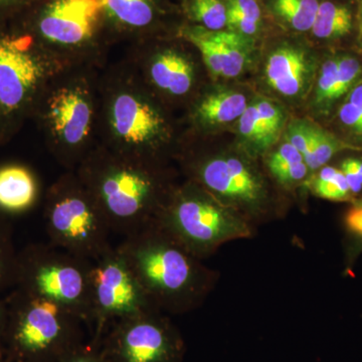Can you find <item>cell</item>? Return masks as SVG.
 <instances>
[{"mask_svg": "<svg viewBox=\"0 0 362 362\" xmlns=\"http://www.w3.org/2000/svg\"><path fill=\"white\" fill-rule=\"evenodd\" d=\"M171 140L160 100L125 61L104 68L100 77L98 143L122 156L159 163Z\"/></svg>", "mask_w": 362, "mask_h": 362, "instance_id": "1", "label": "cell"}, {"mask_svg": "<svg viewBox=\"0 0 362 362\" xmlns=\"http://www.w3.org/2000/svg\"><path fill=\"white\" fill-rule=\"evenodd\" d=\"M75 173L99 204L112 232L124 238L153 223L171 194L158 163L122 156L99 143Z\"/></svg>", "mask_w": 362, "mask_h": 362, "instance_id": "2", "label": "cell"}, {"mask_svg": "<svg viewBox=\"0 0 362 362\" xmlns=\"http://www.w3.org/2000/svg\"><path fill=\"white\" fill-rule=\"evenodd\" d=\"M103 69L77 66L58 71L45 86L33 112L32 120L47 149L66 171H75L98 144Z\"/></svg>", "mask_w": 362, "mask_h": 362, "instance_id": "3", "label": "cell"}, {"mask_svg": "<svg viewBox=\"0 0 362 362\" xmlns=\"http://www.w3.org/2000/svg\"><path fill=\"white\" fill-rule=\"evenodd\" d=\"M8 26L28 35L64 68L103 69L114 42L102 0H37Z\"/></svg>", "mask_w": 362, "mask_h": 362, "instance_id": "4", "label": "cell"}, {"mask_svg": "<svg viewBox=\"0 0 362 362\" xmlns=\"http://www.w3.org/2000/svg\"><path fill=\"white\" fill-rule=\"evenodd\" d=\"M156 309L181 311L204 293L206 275L197 257L156 221L117 247Z\"/></svg>", "mask_w": 362, "mask_h": 362, "instance_id": "5", "label": "cell"}, {"mask_svg": "<svg viewBox=\"0 0 362 362\" xmlns=\"http://www.w3.org/2000/svg\"><path fill=\"white\" fill-rule=\"evenodd\" d=\"M4 356L23 362H58L84 344L86 324L47 298L13 288L6 298Z\"/></svg>", "mask_w": 362, "mask_h": 362, "instance_id": "6", "label": "cell"}, {"mask_svg": "<svg viewBox=\"0 0 362 362\" xmlns=\"http://www.w3.org/2000/svg\"><path fill=\"white\" fill-rule=\"evenodd\" d=\"M63 69L28 35L0 26V148L32 120L45 86Z\"/></svg>", "mask_w": 362, "mask_h": 362, "instance_id": "7", "label": "cell"}, {"mask_svg": "<svg viewBox=\"0 0 362 362\" xmlns=\"http://www.w3.org/2000/svg\"><path fill=\"white\" fill-rule=\"evenodd\" d=\"M44 218L49 243L94 261L111 249L106 216L75 171H66L47 189Z\"/></svg>", "mask_w": 362, "mask_h": 362, "instance_id": "8", "label": "cell"}, {"mask_svg": "<svg viewBox=\"0 0 362 362\" xmlns=\"http://www.w3.org/2000/svg\"><path fill=\"white\" fill-rule=\"evenodd\" d=\"M47 298L77 315L90 328L92 320L90 261L49 244H30L18 252L16 287Z\"/></svg>", "mask_w": 362, "mask_h": 362, "instance_id": "9", "label": "cell"}, {"mask_svg": "<svg viewBox=\"0 0 362 362\" xmlns=\"http://www.w3.org/2000/svg\"><path fill=\"white\" fill-rule=\"evenodd\" d=\"M156 221L195 257L250 233L244 221L192 185L171 192Z\"/></svg>", "mask_w": 362, "mask_h": 362, "instance_id": "10", "label": "cell"}, {"mask_svg": "<svg viewBox=\"0 0 362 362\" xmlns=\"http://www.w3.org/2000/svg\"><path fill=\"white\" fill-rule=\"evenodd\" d=\"M90 343L95 347L116 321L156 309L122 254L113 247L90 261Z\"/></svg>", "mask_w": 362, "mask_h": 362, "instance_id": "11", "label": "cell"}, {"mask_svg": "<svg viewBox=\"0 0 362 362\" xmlns=\"http://www.w3.org/2000/svg\"><path fill=\"white\" fill-rule=\"evenodd\" d=\"M103 362H182L185 342L158 310L112 324L97 346Z\"/></svg>", "mask_w": 362, "mask_h": 362, "instance_id": "12", "label": "cell"}, {"mask_svg": "<svg viewBox=\"0 0 362 362\" xmlns=\"http://www.w3.org/2000/svg\"><path fill=\"white\" fill-rule=\"evenodd\" d=\"M124 61L159 100L185 99L197 86V64L176 45H154L141 40L132 44Z\"/></svg>", "mask_w": 362, "mask_h": 362, "instance_id": "13", "label": "cell"}, {"mask_svg": "<svg viewBox=\"0 0 362 362\" xmlns=\"http://www.w3.org/2000/svg\"><path fill=\"white\" fill-rule=\"evenodd\" d=\"M202 187L218 197L254 204L263 197V185L251 169L237 157H211L192 168Z\"/></svg>", "mask_w": 362, "mask_h": 362, "instance_id": "14", "label": "cell"}, {"mask_svg": "<svg viewBox=\"0 0 362 362\" xmlns=\"http://www.w3.org/2000/svg\"><path fill=\"white\" fill-rule=\"evenodd\" d=\"M113 42L148 40L161 16L160 0H102Z\"/></svg>", "mask_w": 362, "mask_h": 362, "instance_id": "15", "label": "cell"}, {"mask_svg": "<svg viewBox=\"0 0 362 362\" xmlns=\"http://www.w3.org/2000/svg\"><path fill=\"white\" fill-rule=\"evenodd\" d=\"M311 65L306 52L292 45L275 49L267 61V83L286 97H296L310 76Z\"/></svg>", "mask_w": 362, "mask_h": 362, "instance_id": "16", "label": "cell"}, {"mask_svg": "<svg viewBox=\"0 0 362 362\" xmlns=\"http://www.w3.org/2000/svg\"><path fill=\"white\" fill-rule=\"evenodd\" d=\"M40 185L33 169L21 163L0 165V214L16 216L39 202Z\"/></svg>", "mask_w": 362, "mask_h": 362, "instance_id": "17", "label": "cell"}, {"mask_svg": "<svg viewBox=\"0 0 362 362\" xmlns=\"http://www.w3.org/2000/svg\"><path fill=\"white\" fill-rule=\"evenodd\" d=\"M247 98L235 90H214L197 98L190 108V120L207 129L237 120L247 107Z\"/></svg>", "mask_w": 362, "mask_h": 362, "instance_id": "18", "label": "cell"}, {"mask_svg": "<svg viewBox=\"0 0 362 362\" xmlns=\"http://www.w3.org/2000/svg\"><path fill=\"white\" fill-rule=\"evenodd\" d=\"M352 16L346 6L334 2L319 4L311 32L318 39L330 40L341 37L351 32Z\"/></svg>", "mask_w": 362, "mask_h": 362, "instance_id": "19", "label": "cell"}, {"mask_svg": "<svg viewBox=\"0 0 362 362\" xmlns=\"http://www.w3.org/2000/svg\"><path fill=\"white\" fill-rule=\"evenodd\" d=\"M220 45L223 78H235L246 68L250 56L249 37H243L232 30L214 32Z\"/></svg>", "mask_w": 362, "mask_h": 362, "instance_id": "20", "label": "cell"}, {"mask_svg": "<svg viewBox=\"0 0 362 362\" xmlns=\"http://www.w3.org/2000/svg\"><path fill=\"white\" fill-rule=\"evenodd\" d=\"M269 169L279 182L291 185L303 180L309 168L303 156L289 142H285L270 156Z\"/></svg>", "mask_w": 362, "mask_h": 362, "instance_id": "21", "label": "cell"}, {"mask_svg": "<svg viewBox=\"0 0 362 362\" xmlns=\"http://www.w3.org/2000/svg\"><path fill=\"white\" fill-rule=\"evenodd\" d=\"M18 252L13 242V223L8 216L0 214V293L16 287Z\"/></svg>", "mask_w": 362, "mask_h": 362, "instance_id": "22", "label": "cell"}, {"mask_svg": "<svg viewBox=\"0 0 362 362\" xmlns=\"http://www.w3.org/2000/svg\"><path fill=\"white\" fill-rule=\"evenodd\" d=\"M347 148V145L337 140L334 136L322 128L309 125V144L303 157L309 170L323 168L339 150Z\"/></svg>", "mask_w": 362, "mask_h": 362, "instance_id": "23", "label": "cell"}, {"mask_svg": "<svg viewBox=\"0 0 362 362\" xmlns=\"http://www.w3.org/2000/svg\"><path fill=\"white\" fill-rule=\"evenodd\" d=\"M185 13L192 25L211 32L228 26V7L221 0H187Z\"/></svg>", "mask_w": 362, "mask_h": 362, "instance_id": "24", "label": "cell"}, {"mask_svg": "<svg viewBox=\"0 0 362 362\" xmlns=\"http://www.w3.org/2000/svg\"><path fill=\"white\" fill-rule=\"evenodd\" d=\"M319 2L317 0H273V9L296 32L311 30Z\"/></svg>", "mask_w": 362, "mask_h": 362, "instance_id": "25", "label": "cell"}, {"mask_svg": "<svg viewBox=\"0 0 362 362\" xmlns=\"http://www.w3.org/2000/svg\"><path fill=\"white\" fill-rule=\"evenodd\" d=\"M312 188L314 194L328 201H347L352 195L342 171L332 166L320 169L312 182Z\"/></svg>", "mask_w": 362, "mask_h": 362, "instance_id": "26", "label": "cell"}, {"mask_svg": "<svg viewBox=\"0 0 362 362\" xmlns=\"http://www.w3.org/2000/svg\"><path fill=\"white\" fill-rule=\"evenodd\" d=\"M239 132L243 139L254 145L257 150H265L271 146L268 136L259 118L256 104L247 105L246 110L239 118Z\"/></svg>", "mask_w": 362, "mask_h": 362, "instance_id": "27", "label": "cell"}, {"mask_svg": "<svg viewBox=\"0 0 362 362\" xmlns=\"http://www.w3.org/2000/svg\"><path fill=\"white\" fill-rule=\"evenodd\" d=\"M338 59H339V57L327 59L323 64L320 73H319L318 80H317L314 103L322 113H326L332 106L331 98H332L333 90L337 84Z\"/></svg>", "mask_w": 362, "mask_h": 362, "instance_id": "28", "label": "cell"}, {"mask_svg": "<svg viewBox=\"0 0 362 362\" xmlns=\"http://www.w3.org/2000/svg\"><path fill=\"white\" fill-rule=\"evenodd\" d=\"M361 74L362 66L358 59L350 56L339 57L337 84L331 98L332 104L340 99L343 95L350 92Z\"/></svg>", "mask_w": 362, "mask_h": 362, "instance_id": "29", "label": "cell"}, {"mask_svg": "<svg viewBox=\"0 0 362 362\" xmlns=\"http://www.w3.org/2000/svg\"><path fill=\"white\" fill-rule=\"evenodd\" d=\"M259 118L265 126L267 136L271 145L277 141L284 126V112L270 100L261 99L255 102Z\"/></svg>", "mask_w": 362, "mask_h": 362, "instance_id": "30", "label": "cell"}, {"mask_svg": "<svg viewBox=\"0 0 362 362\" xmlns=\"http://www.w3.org/2000/svg\"><path fill=\"white\" fill-rule=\"evenodd\" d=\"M37 0H0V26H8L20 18Z\"/></svg>", "mask_w": 362, "mask_h": 362, "instance_id": "31", "label": "cell"}, {"mask_svg": "<svg viewBox=\"0 0 362 362\" xmlns=\"http://www.w3.org/2000/svg\"><path fill=\"white\" fill-rule=\"evenodd\" d=\"M228 26L233 33H239L243 37H250L259 32L261 23L249 20L245 16L228 8Z\"/></svg>", "mask_w": 362, "mask_h": 362, "instance_id": "32", "label": "cell"}, {"mask_svg": "<svg viewBox=\"0 0 362 362\" xmlns=\"http://www.w3.org/2000/svg\"><path fill=\"white\" fill-rule=\"evenodd\" d=\"M343 175L346 178L352 194H358L362 189V160L349 158L341 164Z\"/></svg>", "mask_w": 362, "mask_h": 362, "instance_id": "33", "label": "cell"}, {"mask_svg": "<svg viewBox=\"0 0 362 362\" xmlns=\"http://www.w3.org/2000/svg\"><path fill=\"white\" fill-rule=\"evenodd\" d=\"M286 136H287V142L291 143L304 157L309 144V125L296 121L289 126Z\"/></svg>", "mask_w": 362, "mask_h": 362, "instance_id": "34", "label": "cell"}, {"mask_svg": "<svg viewBox=\"0 0 362 362\" xmlns=\"http://www.w3.org/2000/svg\"><path fill=\"white\" fill-rule=\"evenodd\" d=\"M339 119L354 134L362 136V111L356 105L345 102L340 108Z\"/></svg>", "mask_w": 362, "mask_h": 362, "instance_id": "35", "label": "cell"}, {"mask_svg": "<svg viewBox=\"0 0 362 362\" xmlns=\"http://www.w3.org/2000/svg\"><path fill=\"white\" fill-rule=\"evenodd\" d=\"M58 362H103L97 347L90 343H84Z\"/></svg>", "mask_w": 362, "mask_h": 362, "instance_id": "36", "label": "cell"}, {"mask_svg": "<svg viewBox=\"0 0 362 362\" xmlns=\"http://www.w3.org/2000/svg\"><path fill=\"white\" fill-rule=\"evenodd\" d=\"M226 7L249 20L261 23V8L256 0H228Z\"/></svg>", "mask_w": 362, "mask_h": 362, "instance_id": "37", "label": "cell"}, {"mask_svg": "<svg viewBox=\"0 0 362 362\" xmlns=\"http://www.w3.org/2000/svg\"><path fill=\"white\" fill-rule=\"evenodd\" d=\"M345 221L349 232L354 233L362 242V199L350 209Z\"/></svg>", "mask_w": 362, "mask_h": 362, "instance_id": "38", "label": "cell"}, {"mask_svg": "<svg viewBox=\"0 0 362 362\" xmlns=\"http://www.w3.org/2000/svg\"><path fill=\"white\" fill-rule=\"evenodd\" d=\"M7 306L6 299L0 298V359L4 356V337H6Z\"/></svg>", "mask_w": 362, "mask_h": 362, "instance_id": "39", "label": "cell"}, {"mask_svg": "<svg viewBox=\"0 0 362 362\" xmlns=\"http://www.w3.org/2000/svg\"><path fill=\"white\" fill-rule=\"evenodd\" d=\"M346 101L356 105L362 111V83L350 90Z\"/></svg>", "mask_w": 362, "mask_h": 362, "instance_id": "40", "label": "cell"}, {"mask_svg": "<svg viewBox=\"0 0 362 362\" xmlns=\"http://www.w3.org/2000/svg\"><path fill=\"white\" fill-rule=\"evenodd\" d=\"M358 45L362 49V0H359Z\"/></svg>", "mask_w": 362, "mask_h": 362, "instance_id": "41", "label": "cell"}, {"mask_svg": "<svg viewBox=\"0 0 362 362\" xmlns=\"http://www.w3.org/2000/svg\"><path fill=\"white\" fill-rule=\"evenodd\" d=\"M0 362H23V361H13V359H9V358H6V357H2V358L0 359Z\"/></svg>", "mask_w": 362, "mask_h": 362, "instance_id": "42", "label": "cell"}]
</instances>
